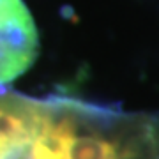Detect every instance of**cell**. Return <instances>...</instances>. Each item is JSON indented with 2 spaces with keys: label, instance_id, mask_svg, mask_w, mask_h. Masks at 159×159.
<instances>
[{
  "label": "cell",
  "instance_id": "cell-1",
  "mask_svg": "<svg viewBox=\"0 0 159 159\" xmlns=\"http://www.w3.org/2000/svg\"><path fill=\"white\" fill-rule=\"evenodd\" d=\"M0 159H159V115L0 87Z\"/></svg>",
  "mask_w": 159,
  "mask_h": 159
},
{
  "label": "cell",
  "instance_id": "cell-2",
  "mask_svg": "<svg viewBox=\"0 0 159 159\" xmlns=\"http://www.w3.org/2000/svg\"><path fill=\"white\" fill-rule=\"evenodd\" d=\"M37 46V27L25 2L0 0V87L32 67Z\"/></svg>",
  "mask_w": 159,
  "mask_h": 159
}]
</instances>
